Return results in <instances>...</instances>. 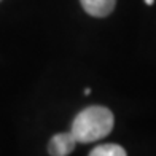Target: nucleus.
<instances>
[{"label":"nucleus","mask_w":156,"mask_h":156,"mask_svg":"<svg viewBox=\"0 0 156 156\" xmlns=\"http://www.w3.org/2000/svg\"><path fill=\"white\" fill-rule=\"evenodd\" d=\"M115 116L110 108L102 105H91L75 116L70 132L80 144H91L107 137L113 129Z\"/></svg>","instance_id":"1"},{"label":"nucleus","mask_w":156,"mask_h":156,"mask_svg":"<svg viewBox=\"0 0 156 156\" xmlns=\"http://www.w3.org/2000/svg\"><path fill=\"white\" fill-rule=\"evenodd\" d=\"M83 10L94 18H105L115 10L116 0H80Z\"/></svg>","instance_id":"3"},{"label":"nucleus","mask_w":156,"mask_h":156,"mask_svg":"<svg viewBox=\"0 0 156 156\" xmlns=\"http://www.w3.org/2000/svg\"><path fill=\"white\" fill-rule=\"evenodd\" d=\"M83 93H84V96H89V94H91V89H89V88H86V89L83 91Z\"/></svg>","instance_id":"5"},{"label":"nucleus","mask_w":156,"mask_h":156,"mask_svg":"<svg viewBox=\"0 0 156 156\" xmlns=\"http://www.w3.org/2000/svg\"><path fill=\"white\" fill-rule=\"evenodd\" d=\"M89 156H127L126 150L116 144H102L93 148Z\"/></svg>","instance_id":"4"},{"label":"nucleus","mask_w":156,"mask_h":156,"mask_svg":"<svg viewBox=\"0 0 156 156\" xmlns=\"http://www.w3.org/2000/svg\"><path fill=\"white\" fill-rule=\"evenodd\" d=\"M0 2H2V0H0Z\"/></svg>","instance_id":"7"},{"label":"nucleus","mask_w":156,"mask_h":156,"mask_svg":"<svg viewBox=\"0 0 156 156\" xmlns=\"http://www.w3.org/2000/svg\"><path fill=\"white\" fill-rule=\"evenodd\" d=\"M145 3L147 5H153V0H145Z\"/></svg>","instance_id":"6"},{"label":"nucleus","mask_w":156,"mask_h":156,"mask_svg":"<svg viewBox=\"0 0 156 156\" xmlns=\"http://www.w3.org/2000/svg\"><path fill=\"white\" fill-rule=\"evenodd\" d=\"M78 144L72 132H61L51 137L48 144V151L51 156H69Z\"/></svg>","instance_id":"2"}]
</instances>
